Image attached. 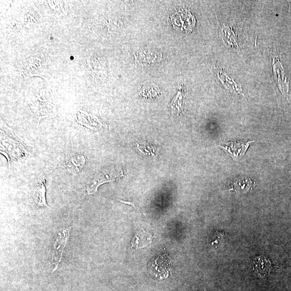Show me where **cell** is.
Instances as JSON below:
<instances>
[{
	"mask_svg": "<svg viewBox=\"0 0 291 291\" xmlns=\"http://www.w3.org/2000/svg\"><path fill=\"white\" fill-rule=\"evenodd\" d=\"M20 71L26 79L45 75L47 71V64L44 54L36 52L27 56L22 63Z\"/></svg>",
	"mask_w": 291,
	"mask_h": 291,
	"instance_id": "6da1fadb",
	"label": "cell"
},
{
	"mask_svg": "<svg viewBox=\"0 0 291 291\" xmlns=\"http://www.w3.org/2000/svg\"><path fill=\"white\" fill-rule=\"evenodd\" d=\"M1 150L0 152L8 160L9 167L14 161L26 156L27 151L24 146L12 137H10L1 130Z\"/></svg>",
	"mask_w": 291,
	"mask_h": 291,
	"instance_id": "7a4b0ae2",
	"label": "cell"
},
{
	"mask_svg": "<svg viewBox=\"0 0 291 291\" xmlns=\"http://www.w3.org/2000/svg\"><path fill=\"white\" fill-rule=\"evenodd\" d=\"M171 265V259L166 253L151 260L148 265V270L156 277L164 279L168 276Z\"/></svg>",
	"mask_w": 291,
	"mask_h": 291,
	"instance_id": "3957f363",
	"label": "cell"
},
{
	"mask_svg": "<svg viewBox=\"0 0 291 291\" xmlns=\"http://www.w3.org/2000/svg\"><path fill=\"white\" fill-rule=\"evenodd\" d=\"M122 175V172L118 169L112 168L104 170L96 175L89 183L86 191L88 195H93L95 193L98 188L105 183L115 180Z\"/></svg>",
	"mask_w": 291,
	"mask_h": 291,
	"instance_id": "277c9868",
	"label": "cell"
},
{
	"mask_svg": "<svg viewBox=\"0 0 291 291\" xmlns=\"http://www.w3.org/2000/svg\"><path fill=\"white\" fill-rule=\"evenodd\" d=\"M253 143L254 141L248 142L231 141L223 142L219 146L225 150V152L231 157L234 160L239 161L245 154L247 148Z\"/></svg>",
	"mask_w": 291,
	"mask_h": 291,
	"instance_id": "5b68a950",
	"label": "cell"
},
{
	"mask_svg": "<svg viewBox=\"0 0 291 291\" xmlns=\"http://www.w3.org/2000/svg\"><path fill=\"white\" fill-rule=\"evenodd\" d=\"M68 238L69 231L67 229L63 230L58 234L53 251V264L55 265V268L53 269V272L55 271L57 268L62 260L63 250L66 245Z\"/></svg>",
	"mask_w": 291,
	"mask_h": 291,
	"instance_id": "8992f818",
	"label": "cell"
},
{
	"mask_svg": "<svg viewBox=\"0 0 291 291\" xmlns=\"http://www.w3.org/2000/svg\"><path fill=\"white\" fill-rule=\"evenodd\" d=\"M86 162V158L83 154L72 153L67 156L65 164L70 173L77 174L84 168Z\"/></svg>",
	"mask_w": 291,
	"mask_h": 291,
	"instance_id": "52a82bcc",
	"label": "cell"
},
{
	"mask_svg": "<svg viewBox=\"0 0 291 291\" xmlns=\"http://www.w3.org/2000/svg\"><path fill=\"white\" fill-rule=\"evenodd\" d=\"M153 239V235L143 228L137 230L131 244V249L144 248L150 244Z\"/></svg>",
	"mask_w": 291,
	"mask_h": 291,
	"instance_id": "ba28073f",
	"label": "cell"
},
{
	"mask_svg": "<svg viewBox=\"0 0 291 291\" xmlns=\"http://www.w3.org/2000/svg\"><path fill=\"white\" fill-rule=\"evenodd\" d=\"M33 104L31 105L32 110L37 115L39 121L42 118L47 117L51 113V104L47 100L37 95Z\"/></svg>",
	"mask_w": 291,
	"mask_h": 291,
	"instance_id": "9c48e42d",
	"label": "cell"
},
{
	"mask_svg": "<svg viewBox=\"0 0 291 291\" xmlns=\"http://www.w3.org/2000/svg\"><path fill=\"white\" fill-rule=\"evenodd\" d=\"M271 266V262L262 256L256 257L253 264L254 271L259 277L262 278L270 274Z\"/></svg>",
	"mask_w": 291,
	"mask_h": 291,
	"instance_id": "30bf717a",
	"label": "cell"
},
{
	"mask_svg": "<svg viewBox=\"0 0 291 291\" xmlns=\"http://www.w3.org/2000/svg\"><path fill=\"white\" fill-rule=\"evenodd\" d=\"M46 193V180H43L36 185L32 192V199L38 207L44 208L48 207Z\"/></svg>",
	"mask_w": 291,
	"mask_h": 291,
	"instance_id": "8fae6325",
	"label": "cell"
},
{
	"mask_svg": "<svg viewBox=\"0 0 291 291\" xmlns=\"http://www.w3.org/2000/svg\"><path fill=\"white\" fill-rule=\"evenodd\" d=\"M77 121L81 125L92 130H98L101 127L100 123L96 118L85 112H78Z\"/></svg>",
	"mask_w": 291,
	"mask_h": 291,
	"instance_id": "7c38bea8",
	"label": "cell"
},
{
	"mask_svg": "<svg viewBox=\"0 0 291 291\" xmlns=\"http://www.w3.org/2000/svg\"><path fill=\"white\" fill-rule=\"evenodd\" d=\"M253 183L251 179L247 177L237 178L231 184V190L237 192L246 193L251 189Z\"/></svg>",
	"mask_w": 291,
	"mask_h": 291,
	"instance_id": "4fadbf2b",
	"label": "cell"
},
{
	"mask_svg": "<svg viewBox=\"0 0 291 291\" xmlns=\"http://www.w3.org/2000/svg\"><path fill=\"white\" fill-rule=\"evenodd\" d=\"M21 19L22 23L25 26L36 25L38 23L39 16L35 10H27L22 13Z\"/></svg>",
	"mask_w": 291,
	"mask_h": 291,
	"instance_id": "5bb4252c",
	"label": "cell"
},
{
	"mask_svg": "<svg viewBox=\"0 0 291 291\" xmlns=\"http://www.w3.org/2000/svg\"><path fill=\"white\" fill-rule=\"evenodd\" d=\"M224 235V234L217 231L214 239H212L210 243V246L214 247V249H216V248L218 246V245L220 242V240L223 238V236Z\"/></svg>",
	"mask_w": 291,
	"mask_h": 291,
	"instance_id": "9a60e30c",
	"label": "cell"
},
{
	"mask_svg": "<svg viewBox=\"0 0 291 291\" xmlns=\"http://www.w3.org/2000/svg\"><path fill=\"white\" fill-rule=\"evenodd\" d=\"M121 202L125 203V204H129V205H133V206L134 207V203L133 202H126V201H122V200H120Z\"/></svg>",
	"mask_w": 291,
	"mask_h": 291,
	"instance_id": "2e32d148",
	"label": "cell"
},
{
	"mask_svg": "<svg viewBox=\"0 0 291 291\" xmlns=\"http://www.w3.org/2000/svg\"><path fill=\"white\" fill-rule=\"evenodd\" d=\"M200 291H206L204 289H200Z\"/></svg>",
	"mask_w": 291,
	"mask_h": 291,
	"instance_id": "e0dca14e",
	"label": "cell"
},
{
	"mask_svg": "<svg viewBox=\"0 0 291 291\" xmlns=\"http://www.w3.org/2000/svg\"><path fill=\"white\" fill-rule=\"evenodd\" d=\"M179 291H182V290H179Z\"/></svg>",
	"mask_w": 291,
	"mask_h": 291,
	"instance_id": "ac0fdd59",
	"label": "cell"
}]
</instances>
